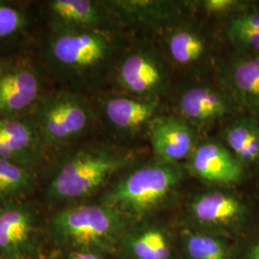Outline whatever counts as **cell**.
I'll list each match as a JSON object with an SVG mask.
<instances>
[{
    "mask_svg": "<svg viewBox=\"0 0 259 259\" xmlns=\"http://www.w3.org/2000/svg\"><path fill=\"white\" fill-rule=\"evenodd\" d=\"M124 52L123 41L113 31L49 30L41 60L62 89L84 95L110 79Z\"/></svg>",
    "mask_w": 259,
    "mask_h": 259,
    "instance_id": "6da1fadb",
    "label": "cell"
},
{
    "mask_svg": "<svg viewBox=\"0 0 259 259\" xmlns=\"http://www.w3.org/2000/svg\"><path fill=\"white\" fill-rule=\"evenodd\" d=\"M52 160L42 179V197L57 209L88 202L135 159L132 152L105 143L72 145Z\"/></svg>",
    "mask_w": 259,
    "mask_h": 259,
    "instance_id": "7a4b0ae2",
    "label": "cell"
},
{
    "mask_svg": "<svg viewBox=\"0 0 259 259\" xmlns=\"http://www.w3.org/2000/svg\"><path fill=\"white\" fill-rule=\"evenodd\" d=\"M133 223L101 201L54 209L47 219L51 250H91L115 255L118 242Z\"/></svg>",
    "mask_w": 259,
    "mask_h": 259,
    "instance_id": "3957f363",
    "label": "cell"
},
{
    "mask_svg": "<svg viewBox=\"0 0 259 259\" xmlns=\"http://www.w3.org/2000/svg\"><path fill=\"white\" fill-rule=\"evenodd\" d=\"M184 173L180 164L155 158L118 177L100 201L131 221L138 220L166 204L181 185Z\"/></svg>",
    "mask_w": 259,
    "mask_h": 259,
    "instance_id": "277c9868",
    "label": "cell"
},
{
    "mask_svg": "<svg viewBox=\"0 0 259 259\" xmlns=\"http://www.w3.org/2000/svg\"><path fill=\"white\" fill-rule=\"evenodd\" d=\"M85 95L61 89L45 93L30 116L47 153L74 145L93 129L98 112Z\"/></svg>",
    "mask_w": 259,
    "mask_h": 259,
    "instance_id": "5b68a950",
    "label": "cell"
},
{
    "mask_svg": "<svg viewBox=\"0 0 259 259\" xmlns=\"http://www.w3.org/2000/svg\"><path fill=\"white\" fill-rule=\"evenodd\" d=\"M47 219L30 198L0 207V259H40L47 254Z\"/></svg>",
    "mask_w": 259,
    "mask_h": 259,
    "instance_id": "8992f818",
    "label": "cell"
},
{
    "mask_svg": "<svg viewBox=\"0 0 259 259\" xmlns=\"http://www.w3.org/2000/svg\"><path fill=\"white\" fill-rule=\"evenodd\" d=\"M110 79L118 89L117 93L143 100H161L170 83L165 61L147 47L125 51Z\"/></svg>",
    "mask_w": 259,
    "mask_h": 259,
    "instance_id": "52a82bcc",
    "label": "cell"
},
{
    "mask_svg": "<svg viewBox=\"0 0 259 259\" xmlns=\"http://www.w3.org/2000/svg\"><path fill=\"white\" fill-rule=\"evenodd\" d=\"M177 113L201 134L224 119L233 117L238 106L222 84L193 83L185 87L176 99Z\"/></svg>",
    "mask_w": 259,
    "mask_h": 259,
    "instance_id": "ba28073f",
    "label": "cell"
},
{
    "mask_svg": "<svg viewBox=\"0 0 259 259\" xmlns=\"http://www.w3.org/2000/svg\"><path fill=\"white\" fill-rule=\"evenodd\" d=\"M188 214L197 230L220 234L236 232L249 219L250 209L238 196L225 189H211L196 195L188 204Z\"/></svg>",
    "mask_w": 259,
    "mask_h": 259,
    "instance_id": "9c48e42d",
    "label": "cell"
},
{
    "mask_svg": "<svg viewBox=\"0 0 259 259\" xmlns=\"http://www.w3.org/2000/svg\"><path fill=\"white\" fill-rule=\"evenodd\" d=\"M119 26H129L147 34L161 35L185 19L183 2L168 0H106Z\"/></svg>",
    "mask_w": 259,
    "mask_h": 259,
    "instance_id": "30bf717a",
    "label": "cell"
},
{
    "mask_svg": "<svg viewBox=\"0 0 259 259\" xmlns=\"http://www.w3.org/2000/svg\"><path fill=\"white\" fill-rule=\"evenodd\" d=\"M98 105L108 126L124 139L147 133L152 121L162 114L161 100H143L120 93H104Z\"/></svg>",
    "mask_w": 259,
    "mask_h": 259,
    "instance_id": "8fae6325",
    "label": "cell"
},
{
    "mask_svg": "<svg viewBox=\"0 0 259 259\" xmlns=\"http://www.w3.org/2000/svg\"><path fill=\"white\" fill-rule=\"evenodd\" d=\"M187 170L208 185L228 187L239 184L246 168L221 140H200L186 160Z\"/></svg>",
    "mask_w": 259,
    "mask_h": 259,
    "instance_id": "7c38bea8",
    "label": "cell"
},
{
    "mask_svg": "<svg viewBox=\"0 0 259 259\" xmlns=\"http://www.w3.org/2000/svg\"><path fill=\"white\" fill-rule=\"evenodd\" d=\"M147 136L155 158L180 164L199 143V132L178 114H160L150 124Z\"/></svg>",
    "mask_w": 259,
    "mask_h": 259,
    "instance_id": "4fadbf2b",
    "label": "cell"
},
{
    "mask_svg": "<svg viewBox=\"0 0 259 259\" xmlns=\"http://www.w3.org/2000/svg\"><path fill=\"white\" fill-rule=\"evenodd\" d=\"M49 30L91 29L115 31L118 22L105 1L50 0L45 4Z\"/></svg>",
    "mask_w": 259,
    "mask_h": 259,
    "instance_id": "5bb4252c",
    "label": "cell"
},
{
    "mask_svg": "<svg viewBox=\"0 0 259 259\" xmlns=\"http://www.w3.org/2000/svg\"><path fill=\"white\" fill-rule=\"evenodd\" d=\"M44 147L31 116H0V158L37 169L47 164Z\"/></svg>",
    "mask_w": 259,
    "mask_h": 259,
    "instance_id": "9a60e30c",
    "label": "cell"
},
{
    "mask_svg": "<svg viewBox=\"0 0 259 259\" xmlns=\"http://www.w3.org/2000/svg\"><path fill=\"white\" fill-rule=\"evenodd\" d=\"M42 75L30 64L17 63L0 78V116L26 115L42 97Z\"/></svg>",
    "mask_w": 259,
    "mask_h": 259,
    "instance_id": "2e32d148",
    "label": "cell"
},
{
    "mask_svg": "<svg viewBox=\"0 0 259 259\" xmlns=\"http://www.w3.org/2000/svg\"><path fill=\"white\" fill-rule=\"evenodd\" d=\"M185 19L161 34L164 53L178 68L202 69L211 59L212 45L200 28Z\"/></svg>",
    "mask_w": 259,
    "mask_h": 259,
    "instance_id": "e0dca14e",
    "label": "cell"
},
{
    "mask_svg": "<svg viewBox=\"0 0 259 259\" xmlns=\"http://www.w3.org/2000/svg\"><path fill=\"white\" fill-rule=\"evenodd\" d=\"M115 255L119 259H173L170 232L156 223H132L121 235Z\"/></svg>",
    "mask_w": 259,
    "mask_h": 259,
    "instance_id": "ac0fdd59",
    "label": "cell"
},
{
    "mask_svg": "<svg viewBox=\"0 0 259 259\" xmlns=\"http://www.w3.org/2000/svg\"><path fill=\"white\" fill-rule=\"evenodd\" d=\"M221 84L238 108L259 119V55L237 56L224 65Z\"/></svg>",
    "mask_w": 259,
    "mask_h": 259,
    "instance_id": "d6986e66",
    "label": "cell"
},
{
    "mask_svg": "<svg viewBox=\"0 0 259 259\" xmlns=\"http://www.w3.org/2000/svg\"><path fill=\"white\" fill-rule=\"evenodd\" d=\"M221 141L246 169L258 165V118L248 113L233 116L223 128Z\"/></svg>",
    "mask_w": 259,
    "mask_h": 259,
    "instance_id": "ffe728a7",
    "label": "cell"
},
{
    "mask_svg": "<svg viewBox=\"0 0 259 259\" xmlns=\"http://www.w3.org/2000/svg\"><path fill=\"white\" fill-rule=\"evenodd\" d=\"M224 34L237 56L259 55V10L249 5L229 17Z\"/></svg>",
    "mask_w": 259,
    "mask_h": 259,
    "instance_id": "44dd1931",
    "label": "cell"
},
{
    "mask_svg": "<svg viewBox=\"0 0 259 259\" xmlns=\"http://www.w3.org/2000/svg\"><path fill=\"white\" fill-rule=\"evenodd\" d=\"M38 184L37 169L0 158V207L30 198Z\"/></svg>",
    "mask_w": 259,
    "mask_h": 259,
    "instance_id": "7402d4cb",
    "label": "cell"
},
{
    "mask_svg": "<svg viewBox=\"0 0 259 259\" xmlns=\"http://www.w3.org/2000/svg\"><path fill=\"white\" fill-rule=\"evenodd\" d=\"M183 248L187 259H232V249L221 235L201 230L184 232Z\"/></svg>",
    "mask_w": 259,
    "mask_h": 259,
    "instance_id": "603a6c76",
    "label": "cell"
},
{
    "mask_svg": "<svg viewBox=\"0 0 259 259\" xmlns=\"http://www.w3.org/2000/svg\"><path fill=\"white\" fill-rule=\"evenodd\" d=\"M27 11L8 1H0V46L22 37L30 27Z\"/></svg>",
    "mask_w": 259,
    "mask_h": 259,
    "instance_id": "cb8c5ba5",
    "label": "cell"
},
{
    "mask_svg": "<svg viewBox=\"0 0 259 259\" xmlns=\"http://www.w3.org/2000/svg\"><path fill=\"white\" fill-rule=\"evenodd\" d=\"M193 4L208 16L227 19L250 5L240 0H202L195 1Z\"/></svg>",
    "mask_w": 259,
    "mask_h": 259,
    "instance_id": "d4e9b609",
    "label": "cell"
},
{
    "mask_svg": "<svg viewBox=\"0 0 259 259\" xmlns=\"http://www.w3.org/2000/svg\"><path fill=\"white\" fill-rule=\"evenodd\" d=\"M55 259H108L110 254L91 250H52Z\"/></svg>",
    "mask_w": 259,
    "mask_h": 259,
    "instance_id": "484cf974",
    "label": "cell"
},
{
    "mask_svg": "<svg viewBox=\"0 0 259 259\" xmlns=\"http://www.w3.org/2000/svg\"><path fill=\"white\" fill-rule=\"evenodd\" d=\"M242 259H259V233L255 238L250 241L243 253Z\"/></svg>",
    "mask_w": 259,
    "mask_h": 259,
    "instance_id": "4316f807",
    "label": "cell"
},
{
    "mask_svg": "<svg viewBox=\"0 0 259 259\" xmlns=\"http://www.w3.org/2000/svg\"><path fill=\"white\" fill-rule=\"evenodd\" d=\"M17 64L16 60L10 59V58H5V57H0V78L3 76V74L9 70L12 66Z\"/></svg>",
    "mask_w": 259,
    "mask_h": 259,
    "instance_id": "83f0119b",
    "label": "cell"
},
{
    "mask_svg": "<svg viewBox=\"0 0 259 259\" xmlns=\"http://www.w3.org/2000/svg\"><path fill=\"white\" fill-rule=\"evenodd\" d=\"M40 259H55L54 258V255L52 253V251H49L47 254H46L45 256H42Z\"/></svg>",
    "mask_w": 259,
    "mask_h": 259,
    "instance_id": "f1b7e54d",
    "label": "cell"
}]
</instances>
